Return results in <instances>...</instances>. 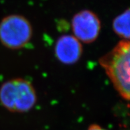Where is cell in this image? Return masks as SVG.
I'll return each instance as SVG.
<instances>
[{"label":"cell","mask_w":130,"mask_h":130,"mask_svg":"<svg viewBox=\"0 0 130 130\" xmlns=\"http://www.w3.org/2000/svg\"><path fill=\"white\" fill-rule=\"evenodd\" d=\"M99 63L120 95L130 102V40L119 42Z\"/></svg>","instance_id":"6da1fadb"},{"label":"cell","mask_w":130,"mask_h":130,"mask_svg":"<svg viewBox=\"0 0 130 130\" xmlns=\"http://www.w3.org/2000/svg\"><path fill=\"white\" fill-rule=\"evenodd\" d=\"M37 96L29 81L14 78L3 83L0 88V103L7 110L24 113L35 105Z\"/></svg>","instance_id":"7a4b0ae2"},{"label":"cell","mask_w":130,"mask_h":130,"mask_svg":"<svg viewBox=\"0 0 130 130\" xmlns=\"http://www.w3.org/2000/svg\"><path fill=\"white\" fill-rule=\"evenodd\" d=\"M32 27L30 21L21 15H10L0 22V41L7 49H20L31 40Z\"/></svg>","instance_id":"3957f363"},{"label":"cell","mask_w":130,"mask_h":130,"mask_svg":"<svg viewBox=\"0 0 130 130\" xmlns=\"http://www.w3.org/2000/svg\"><path fill=\"white\" fill-rule=\"evenodd\" d=\"M71 27L73 36L81 43H93L97 39L101 30L99 17L90 10H83L73 17Z\"/></svg>","instance_id":"277c9868"},{"label":"cell","mask_w":130,"mask_h":130,"mask_svg":"<svg viewBox=\"0 0 130 130\" xmlns=\"http://www.w3.org/2000/svg\"><path fill=\"white\" fill-rule=\"evenodd\" d=\"M54 53L56 58L61 63L68 65L73 64L82 56V44L73 35H62L56 41Z\"/></svg>","instance_id":"5b68a950"},{"label":"cell","mask_w":130,"mask_h":130,"mask_svg":"<svg viewBox=\"0 0 130 130\" xmlns=\"http://www.w3.org/2000/svg\"><path fill=\"white\" fill-rule=\"evenodd\" d=\"M112 28L116 35L124 40H130V9L125 10L113 21Z\"/></svg>","instance_id":"8992f818"},{"label":"cell","mask_w":130,"mask_h":130,"mask_svg":"<svg viewBox=\"0 0 130 130\" xmlns=\"http://www.w3.org/2000/svg\"><path fill=\"white\" fill-rule=\"evenodd\" d=\"M87 130H108V129H106L103 128V127H102L101 126H100V125H96V124H93V125H90Z\"/></svg>","instance_id":"52a82bcc"}]
</instances>
